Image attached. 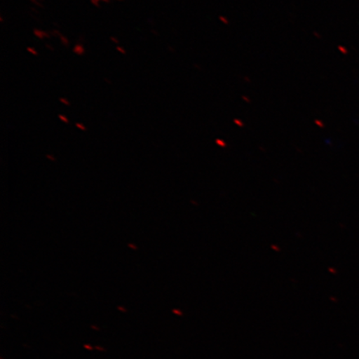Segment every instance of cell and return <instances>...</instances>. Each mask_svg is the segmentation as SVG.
I'll list each match as a JSON object with an SVG mask.
<instances>
[{
  "instance_id": "1",
  "label": "cell",
  "mask_w": 359,
  "mask_h": 359,
  "mask_svg": "<svg viewBox=\"0 0 359 359\" xmlns=\"http://www.w3.org/2000/svg\"><path fill=\"white\" fill-rule=\"evenodd\" d=\"M84 348H87L88 350H93V347L91 346V345H89V344H85L84 345Z\"/></svg>"
},
{
  "instance_id": "2",
  "label": "cell",
  "mask_w": 359,
  "mask_h": 359,
  "mask_svg": "<svg viewBox=\"0 0 359 359\" xmlns=\"http://www.w3.org/2000/svg\"><path fill=\"white\" fill-rule=\"evenodd\" d=\"M95 348L97 350H98V351H102V352H104L105 351V349L102 348V347H100V346H96Z\"/></svg>"
},
{
  "instance_id": "3",
  "label": "cell",
  "mask_w": 359,
  "mask_h": 359,
  "mask_svg": "<svg viewBox=\"0 0 359 359\" xmlns=\"http://www.w3.org/2000/svg\"><path fill=\"white\" fill-rule=\"evenodd\" d=\"M92 329H94V330H100V329H98V327H95V325H93L92 326Z\"/></svg>"
}]
</instances>
